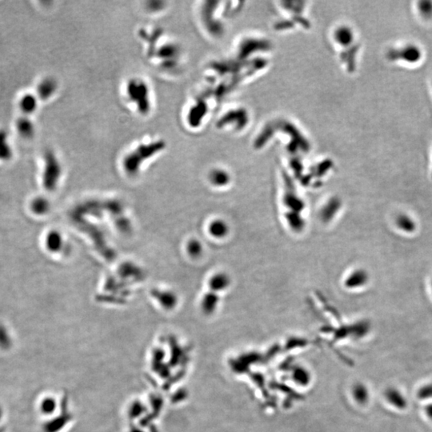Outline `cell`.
I'll list each match as a JSON object with an SVG mask.
<instances>
[{
	"label": "cell",
	"instance_id": "6da1fadb",
	"mask_svg": "<svg viewBox=\"0 0 432 432\" xmlns=\"http://www.w3.org/2000/svg\"><path fill=\"white\" fill-rule=\"evenodd\" d=\"M166 148L165 141L161 139L138 144L124 158L123 167L128 175H136L142 164Z\"/></svg>",
	"mask_w": 432,
	"mask_h": 432
},
{
	"label": "cell",
	"instance_id": "7a4b0ae2",
	"mask_svg": "<svg viewBox=\"0 0 432 432\" xmlns=\"http://www.w3.org/2000/svg\"><path fill=\"white\" fill-rule=\"evenodd\" d=\"M126 97L139 115H147L151 110V90L149 86L140 78H132L127 82Z\"/></svg>",
	"mask_w": 432,
	"mask_h": 432
},
{
	"label": "cell",
	"instance_id": "3957f363",
	"mask_svg": "<svg viewBox=\"0 0 432 432\" xmlns=\"http://www.w3.org/2000/svg\"><path fill=\"white\" fill-rule=\"evenodd\" d=\"M44 167L43 170V187L47 190L56 189L62 175V166L56 153L47 150L43 156Z\"/></svg>",
	"mask_w": 432,
	"mask_h": 432
},
{
	"label": "cell",
	"instance_id": "277c9868",
	"mask_svg": "<svg viewBox=\"0 0 432 432\" xmlns=\"http://www.w3.org/2000/svg\"><path fill=\"white\" fill-rule=\"evenodd\" d=\"M179 50L175 43H165L161 47H156L151 56H156L160 66L165 70H172L178 65Z\"/></svg>",
	"mask_w": 432,
	"mask_h": 432
},
{
	"label": "cell",
	"instance_id": "5b68a950",
	"mask_svg": "<svg viewBox=\"0 0 432 432\" xmlns=\"http://www.w3.org/2000/svg\"><path fill=\"white\" fill-rule=\"evenodd\" d=\"M388 56L389 60H401L409 63H415L420 60L421 52L417 47L409 45L399 49L391 50L388 52Z\"/></svg>",
	"mask_w": 432,
	"mask_h": 432
},
{
	"label": "cell",
	"instance_id": "8992f818",
	"mask_svg": "<svg viewBox=\"0 0 432 432\" xmlns=\"http://www.w3.org/2000/svg\"><path fill=\"white\" fill-rule=\"evenodd\" d=\"M58 82L53 77H45L38 83L36 87V95L41 101L51 100L58 91Z\"/></svg>",
	"mask_w": 432,
	"mask_h": 432
},
{
	"label": "cell",
	"instance_id": "52a82bcc",
	"mask_svg": "<svg viewBox=\"0 0 432 432\" xmlns=\"http://www.w3.org/2000/svg\"><path fill=\"white\" fill-rule=\"evenodd\" d=\"M38 100L36 95L33 93H25L22 95L18 102V107L23 115L31 116L37 111L38 107Z\"/></svg>",
	"mask_w": 432,
	"mask_h": 432
},
{
	"label": "cell",
	"instance_id": "ba28073f",
	"mask_svg": "<svg viewBox=\"0 0 432 432\" xmlns=\"http://www.w3.org/2000/svg\"><path fill=\"white\" fill-rule=\"evenodd\" d=\"M15 130L22 138L31 139L35 134V125L30 116L22 115L15 122Z\"/></svg>",
	"mask_w": 432,
	"mask_h": 432
},
{
	"label": "cell",
	"instance_id": "9c48e42d",
	"mask_svg": "<svg viewBox=\"0 0 432 432\" xmlns=\"http://www.w3.org/2000/svg\"><path fill=\"white\" fill-rule=\"evenodd\" d=\"M231 283V279L227 274L223 272L216 273L211 277L209 281V287L212 292H222L227 289Z\"/></svg>",
	"mask_w": 432,
	"mask_h": 432
},
{
	"label": "cell",
	"instance_id": "30bf717a",
	"mask_svg": "<svg viewBox=\"0 0 432 432\" xmlns=\"http://www.w3.org/2000/svg\"><path fill=\"white\" fill-rule=\"evenodd\" d=\"M45 244H46L47 250L51 252H59V251H62L63 246H64L62 235L60 234V232H56V231L49 232L46 237V239H45Z\"/></svg>",
	"mask_w": 432,
	"mask_h": 432
},
{
	"label": "cell",
	"instance_id": "8fae6325",
	"mask_svg": "<svg viewBox=\"0 0 432 432\" xmlns=\"http://www.w3.org/2000/svg\"><path fill=\"white\" fill-rule=\"evenodd\" d=\"M13 156L12 147L4 130H0V161H9Z\"/></svg>",
	"mask_w": 432,
	"mask_h": 432
},
{
	"label": "cell",
	"instance_id": "7c38bea8",
	"mask_svg": "<svg viewBox=\"0 0 432 432\" xmlns=\"http://www.w3.org/2000/svg\"><path fill=\"white\" fill-rule=\"evenodd\" d=\"M209 233L216 238L225 237L228 233V226L222 219H215L208 227Z\"/></svg>",
	"mask_w": 432,
	"mask_h": 432
},
{
	"label": "cell",
	"instance_id": "4fadbf2b",
	"mask_svg": "<svg viewBox=\"0 0 432 432\" xmlns=\"http://www.w3.org/2000/svg\"><path fill=\"white\" fill-rule=\"evenodd\" d=\"M386 398L395 407L398 408L403 409L407 406V401L405 399L404 396L401 394L396 388H389L386 392Z\"/></svg>",
	"mask_w": 432,
	"mask_h": 432
},
{
	"label": "cell",
	"instance_id": "5bb4252c",
	"mask_svg": "<svg viewBox=\"0 0 432 432\" xmlns=\"http://www.w3.org/2000/svg\"><path fill=\"white\" fill-rule=\"evenodd\" d=\"M368 276L364 270H356L352 273L346 279V286L347 288H358L364 286L367 281Z\"/></svg>",
	"mask_w": 432,
	"mask_h": 432
},
{
	"label": "cell",
	"instance_id": "9a60e30c",
	"mask_svg": "<svg viewBox=\"0 0 432 432\" xmlns=\"http://www.w3.org/2000/svg\"><path fill=\"white\" fill-rule=\"evenodd\" d=\"M31 208L34 214L38 215H43L49 211L50 202L47 199L43 197H37L32 200Z\"/></svg>",
	"mask_w": 432,
	"mask_h": 432
},
{
	"label": "cell",
	"instance_id": "2e32d148",
	"mask_svg": "<svg viewBox=\"0 0 432 432\" xmlns=\"http://www.w3.org/2000/svg\"><path fill=\"white\" fill-rule=\"evenodd\" d=\"M156 299L160 300V303L166 307V308H171L174 307L176 302L177 299L175 295L169 292H158L156 291L155 293Z\"/></svg>",
	"mask_w": 432,
	"mask_h": 432
},
{
	"label": "cell",
	"instance_id": "e0dca14e",
	"mask_svg": "<svg viewBox=\"0 0 432 432\" xmlns=\"http://www.w3.org/2000/svg\"><path fill=\"white\" fill-rule=\"evenodd\" d=\"M218 302H219V297L217 294L215 292H210L202 298V309L207 312L214 311L217 306Z\"/></svg>",
	"mask_w": 432,
	"mask_h": 432
},
{
	"label": "cell",
	"instance_id": "ac0fdd59",
	"mask_svg": "<svg viewBox=\"0 0 432 432\" xmlns=\"http://www.w3.org/2000/svg\"><path fill=\"white\" fill-rule=\"evenodd\" d=\"M397 225L402 231L407 232H413L415 230V225L412 219H410L407 215H400L397 219Z\"/></svg>",
	"mask_w": 432,
	"mask_h": 432
},
{
	"label": "cell",
	"instance_id": "d6986e66",
	"mask_svg": "<svg viewBox=\"0 0 432 432\" xmlns=\"http://www.w3.org/2000/svg\"><path fill=\"white\" fill-rule=\"evenodd\" d=\"M187 251L192 257H198L202 254V246L197 239H192L187 245Z\"/></svg>",
	"mask_w": 432,
	"mask_h": 432
},
{
	"label": "cell",
	"instance_id": "ffe728a7",
	"mask_svg": "<svg viewBox=\"0 0 432 432\" xmlns=\"http://www.w3.org/2000/svg\"><path fill=\"white\" fill-rule=\"evenodd\" d=\"M11 345V339L8 332L4 326L0 325V347L2 349H8Z\"/></svg>",
	"mask_w": 432,
	"mask_h": 432
},
{
	"label": "cell",
	"instance_id": "44dd1931",
	"mask_svg": "<svg viewBox=\"0 0 432 432\" xmlns=\"http://www.w3.org/2000/svg\"><path fill=\"white\" fill-rule=\"evenodd\" d=\"M419 398L421 399H428L432 398V383L424 386L419 391Z\"/></svg>",
	"mask_w": 432,
	"mask_h": 432
},
{
	"label": "cell",
	"instance_id": "7402d4cb",
	"mask_svg": "<svg viewBox=\"0 0 432 432\" xmlns=\"http://www.w3.org/2000/svg\"><path fill=\"white\" fill-rule=\"evenodd\" d=\"M55 402L51 399H47L43 401V403L41 405V410L44 413H51L53 411L54 407H55Z\"/></svg>",
	"mask_w": 432,
	"mask_h": 432
},
{
	"label": "cell",
	"instance_id": "603a6c76",
	"mask_svg": "<svg viewBox=\"0 0 432 432\" xmlns=\"http://www.w3.org/2000/svg\"><path fill=\"white\" fill-rule=\"evenodd\" d=\"M420 9H421V12L424 14V15H426V16H428V15H432V3L431 2H422L420 3Z\"/></svg>",
	"mask_w": 432,
	"mask_h": 432
},
{
	"label": "cell",
	"instance_id": "cb8c5ba5",
	"mask_svg": "<svg viewBox=\"0 0 432 432\" xmlns=\"http://www.w3.org/2000/svg\"><path fill=\"white\" fill-rule=\"evenodd\" d=\"M426 413L428 417L432 420V404L428 405L426 407Z\"/></svg>",
	"mask_w": 432,
	"mask_h": 432
},
{
	"label": "cell",
	"instance_id": "d4e9b609",
	"mask_svg": "<svg viewBox=\"0 0 432 432\" xmlns=\"http://www.w3.org/2000/svg\"><path fill=\"white\" fill-rule=\"evenodd\" d=\"M2 409L0 408V420H1V419H2Z\"/></svg>",
	"mask_w": 432,
	"mask_h": 432
},
{
	"label": "cell",
	"instance_id": "484cf974",
	"mask_svg": "<svg viewBox=\"0 0 432 432\" xmlns=\"http://www.w3.org/2000/svg\"><path fill=\"white\" fill-rule=\"evenodd\" d=\"M4 432V430H3V429H2V428H0V432Z\"/></svg>",
	"mask_w": 432,
	"mask_h": 432
}]
</instances>
